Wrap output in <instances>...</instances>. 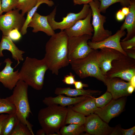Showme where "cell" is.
<instances>
[{"label": "cell", "mask_w": 135, "mask_h": 135, "mask_svg": "<svg viewBox=\"0 0 135 135\" xmlns=\"http://www.w3.org/2000/svg\"><path fill=\"white\" fill-rule=\"evenodd\" d=\"M2 8L4 12H7L16 9L18 0H1Z\"/></svg>", "instance_id": "d6a6232c"}, {"label": "cell", "mask_w": 135, "mask_h": 135, "mask_svg": "<svg viewBox=\"0 0 135 135\" xmlns=\"http://www.w3.org/2000/svg\"><path fill=\"white\" fill-rule=\"evenodd\" d=\"M100 49L97 53L96 60L102 73L105 76L108 71L112 68V62L124 55L112 48H104Z\"/></svg>", "instance_id": "7c38bea8"}, {"label": "cell", "mask_w": 135, "mask_h": 135, "mask_svg": "<svg viewBox=\"0 0 135 135\" xmlns=\"http://www.w3.org/2000/svg\"><path fill=\"white\" fill-rule=\"evenodd\" d=\"M85 131L84 125L70 124L65 125L60 129V132L62 135H78Z\"/></svg>", "instance_id": "4316f807"}, {"label": "cell", "mask_w": 135, "mask_h": 135, "mask_svg": "<svg viewBox=\"0 0 135 135\" xmlns=\"http://www.w3.org/2000/svg\"><path fill=\"white\" fill-rule=\"evenodd\" d=\"M8 114H0V135H2V126L4 120L8 116Z\"/></svg>", "instance_id": "60d3db41"}, {"label": "cell", "mask_w": 135, "mask_h": 135, "mask_svg": "<svg viewBox=\"0 0 135 135\" xmlns=\"http://www.w3.org/2000/svg\"><path fill=\"white\" fill-rule=\"evenodd\" d=\"M4 12L2 8L1 5V0H0V16L2 15L3 12Z\"/></svg>", "instance_id": "7dc6e473"}, {"label": "cell", "mask_w": 135, "mask_h": 135, "mask_svg": "<svg viewBox=\"0 0 135 135\" xmlns=\"http://www.w3.org/2000/svg\"><path fill=\"white\" fill-rule=\"evenodd\" d=\"M120 132L123 135H133L135 133V126L127 129H121Z\"/></svg>", "instance_id": "8d00e7d4"}, {"label": "cell", "mask_w": 135, "mask_h": 135, "mask_svg": "<svg viewBox=\"0 0 135 135\" xmlns=\"http://www.w3.org/2000/svg\"><path fill=\"white\" fill-rule=\"evenodd\" d=\"M129 8V12L120 28V30L126 29L127 32L126 36L121 41L126 40L135 36V0L131 1Z\"/></svg>", "instance_id": "44dd1931"}, {"label": "cell", "mask_w": 135, "mask_h": 135, "mask_svg": "<svg viewBox=\"0 0 135 135\" xmlns=\"http://www.w3.org/2000/svg\"><path fill=\"white\" fill-rule=\"evenodd\" d=\"M88 4L92 11V24L94 32L91 41L100 42L112 35V32L104 28V25L106 22V17L100 13L99 10L100 2L98 0H94Z\"/></svg>", "instance_id": "52a82bcc"}, {"label": "cell", "mask_w": 135, "mask_h": 135, "mask_svg": "<svg viewBox=\"0 0 135 135\" xmlns=\"http://www.w3.org/2000/svg\"><path fill=\"white\" fill-rule=\"evenodd\" d=\"M20 122L16 113L8 114L3 122L2 135H10Z\"/></svg>", "instance_id": "cb8c5ba5"}, {"label": "cell", "mask_w": 135, "mask_h": 135, "mask_svg": "<svg viewBox=\"0 0 135 135\" xmlns=\"http://www.w3.org/2000/svg\"><path fill=\"white\" fill-rule=\"evenodd\" d=\"M90 8L88 4H84L82 10L79 12H69L62 18V20L57 22L55 20L56 11L55 7L49 14L48 20L51 27L54 30L60 29L61 31L68 29L73 26L78 20L85 18L88 16Z\"/></svg>", "instance_id": "ba28073f"}, {"label": "cell", "mask_w": 135, "mask_h": 135, "mask_svg": "<svg viewBox=\"0 0 135 135\" xmlns=\"http://www.w3.org/2000/svg\"><path fill=\"white\" fill-rule=\"evenodd\" d=\"M36 134L37 135H46V134L44 130L42 128L37 131Z\"/></svg>", "instance_id": "f6af8a7d"}, {"label": "cell", "mask_w": 135, "mask_h": 135, "mask_svg": "<svg viewBox=\"0 0 135 135\" xmlns=\"http://www.w3.org/2000/svg\"><path fill=\"white\" fill-rule=\"evenodd\" d=\"M92 16V11L90 8L85 18L78 20L72 26L64 30L69 38L84 35L92 36L94 29L91 23Z\"/></svg>", "instance_id": "9a60e30c"}, {"label": "cell", "mask_w": 135, "mask_h": 135, "mask_svg": "<svg viewBox=\"0 0 135 135\" xmlns=\"http://www.w3.org/2000/svg\"><path fill=\"white\" fill-rule=\"evenodd\" d=\"M135 88L131 85H130L127 88V91L130 94H132L134 92Z\"/></svg>", "instance_id": "ee69618b"}, {"label": "cell", "mask_w": 135, "mask_h": 135, "mask_svg": "<svg viewBox=\"0 0 135 135\" xmlns=\"http://www.w3.org/2000/svg\"><path fill=\"white\" fill-rule=\"evenodd\" d=\"M121 46L124 50L135 48V36L132 38L125 41H121L120 42Z\"/></svg>", "instance_id": "836d02e7"}, {"label": "cell", "mask_w": 135, "mask_h": 135, "mask_svg": "<svg viewBox=\"0 0 135 135\" xmlns=\"http://www.w3.org/2000/svg\"><path fill=\"white\" fill-rule=\"evenodd\" d=\"M91 96H83L72 98L59 94L55 97L49 96L45 98L43 103L47 106L53 105H59L63 107L74 105L90 97Z\"/></svg>", "instance_id": "ac0fdd59"}, {"label": "cell", "mask_w": 135, "mask_h": 135, "mask_svg": "<svg viewBox=\"0 0 135 135\" xmlns=\"http://www.w3.org/2000/svg\"><path fill=\"white\" fill-rule=\"evenodd\" d=\"M62 81L64 83L67 84H74L76 81L75 79V76L72 73L70 72L69 75L64 76Z\"/></svg>", "instance_id": "d590c367"}, {"label": "cell", "mask_w": 135, "mask_h": 135, "mask_svg": "<svg viewBox=\"0 0 135 135\" xmlns=\"http://www.w3.org/2000/svg\"><path fill=\"white\" fill-rule=\"evenodd\" d=\"M65 120L64 125L74 124L83 125L84 124L86 117L84 115L73 110L68 106Z\"/></svg>", "instance_id": "484cf974"}, {"label": "cell", "mask_w": 135, "mask_h": 135, "mask_svg": "<svg viewBox=\"0 0 135 135\" xmlns=\"http://www.w3.org/2000/svg\"><path fill=\"white\" fill-rule=\"evenodd\" d=\"M124 51L128 57L135 59V48L126 50Z\"/></svg>", "instance_id": "f35d334b"}, {"label": "cell", "mask_w": 135, "mask_h": 135, "mask_svg": "<svg viewBox=\"0 0 135 135\" xmlns=\"http://www.w3.org/2000/svg\"><path fill=\"white\" fill-rule=\"evenodd\" d=\"M16 113L15 106L8 99L1 98L0 100V114L4 113L10 114Z\"/></svg>", "instance_id": "f1b7e54d"}, {"label": "cell", "mask_w": 135, "mask_h": 135, "mask_svg": "<svg viewBox=\"0 0 135 135\" xmlns=\"http://www.w3.org/2000/svg\"><path fill=\"white\" fill-rule=\"evenodd\" d=\"M111 93L107 91L100 96L94 98L96 106L98 108H102L108 104L112 98Z\"/></svg>", "instance_id": "4dcf8cb0"}, {"label": "cell", "mask_w": 135, "mask_h": 135, "mask_svg": "<svg viewBox=\"0 0 135 135\" xmlns=\"http://www.w3.org/2000/svg\"><path fill=\"white\" fill-rule=\"evenodd\" d=\"M68 37L64 30L55 33L46 43L44 59L48 69L56 75L61 68L68 66Z\"/></svg>", "instance_id": "6da1fadb"}, {"label": "cell", "mask_w": 135, "mask_h": 135, "mask_svg": "<svg viewBox=\"0 0 135 135\" xmlns=\"http://www.w3.org/2000/svg\"><path fill=\"white\" fill-rule=\"evenodd\" d=\"M125 104V100L124 98L114 99L102 108H99L94 113L104 122L108 123L112 119L122 112Z\"/></svg>", "instance_id": "4fadbf2b"}, {"label": "cell", "mask_w": 135, "mask_h": 135, "mask_svg": "<svg viewBox=\"0 0 135 135\" xmlns=\"http://www.w3.org/2000/svg\"><path fill=\"white\" fill-rule=\"evenodd\" d=\"M98 50H94L85 57L70 62L72 69L80 78L94 77L106 84V76L102 73L96 60Z\"/></svg>", "instance_id": "5b68a950"}, {"label": "cell", "mask_w": 135, "mask_h": 135, "mask_svg": "<svg viewBox=\"0 0 135 135\" xmlns=\"http://www.w3.org/2000/svg\"><path fill=\"white\" fill-rule=\"evenodd\" d=\"M84 125L85 131L90 134L107 135L113 132V128L95 114L86 117Z\"/></svg>", "instance_id": "8fae6325"}, {"label": "cell", "mask_w": 135, "mask_h": 135, "mask_svg": "<svg viewBox=\"0 0 135 135\" xmlns=\"http://www.w3.org/2000/svg\"><path fill=\"white\" fill-rule=\"evenodd\" d=\"M94 0H73L74 4L80 5L82 4H88Z\"/></svg>", "instance_id": "b9f144b4"}, {"label": "cell", "mask_w": 135, "mask_h": 135, "mask_svg": "<svg viewBox=\"0 0 135 135\" xmlns=\"http://www.w3.org/2000/svg\"><path fill=\"white\" fill-rule=\"evenodd\" d=\"M92 36L88 35L70 37L68 42V57L70 62L84 58L92 50L88 44Z\"/></svg>", "instance_id": "9c48e42d"}, {"label": "cell", "mask_w": 135, "mask_h": 135, "mask_svg": "<svg viewBox=\"0 0 135 135\" xmlns=\"http://www.w3.org/2000/svg\"><path fill=\"white\" fill-rule=\"evenodd\" d=\"M130 85L135 88V76H133L129 82Z\"/></svg>", "instance_id": "bcb514c9"}, {"label": "cell", "mask_w": 135, "mask_h": 135, "mask_svg": "<svg viewBox=\"0 0 135 135\" xmlns=\"http://www.w3.org/2000/svg\"><path fill=\"white\" fill-rule=\"evenodd\" d=\"M100 2L99 10L100 12L105 13L107 9L112 4L119 2L123 7H129L130 0H98Z\"/></svg>", "instance_id": "83f0119b"}, {"label": "cell", "mask_w": 135, "mask_h": 135, "mask_svg": "<svg viewBox=\"0 0 135 135\" xmlns=\"http://www.w3.org/2000/svg\"><path fill=\"white\" fill-rule=\"evenodd\" d=\"M118 78H107L105 85L107 91L110 92L114 99L130 95L127 92L128 86L130 85V82H126Z\"/></svg>", "instance_id": "e0dca14e"}, {"label": "cell", "mask_w": 135, "mask_h": 135, "mask_svg": "<svg viewBox=\"0 0 135 135\" xmlns=\"http://www.w3.org/2000/svg\"><path fill=\"white\" fill-rule=\"evenodd\" d=\"M48 16L41 15L36 12L28 27L33 28L32 31L33 32L36 33L39 31H42L48 36H51L55 32L48 23Z\"/></svg>", "instance_id": "d6986e66"}, {"label": "cell", "mask_w": 135, "mask_h": 135, "mask_svg": "<svg viewBox=\"0 0 135 135\" xmlns=\"http://www.w3.org/2000/svg\"><path fill=\"white\" fill-rule=\"evenodd\" d=\"M10 135H32L26 125L20 121L10 133Z\"/></svg>", "instance_id": "1f68e13d"}, {"label": "cell", "mask_w": 135, "mask_h": 135, "mask_svg": "<svg viewBox=\"0 0 135 135\" xmlns=\"http://www.w3.org/2000/svg\"><path fill=\"white\" fill-rule=\"evenodd\" d=\"M76 88L78 89H83L84 87H88V84L83 83L81 81H76L74 84Z\"/></svg>", "instance_id": "74e56055"}, {"label": "cell", "mask_w": 135, "mask_h": 135, "mask_svg": "<svg viewBox=\"0 0 135 135\" xmlns=\"http://www.w3.org/2000/svg\"><path fill=\"white\" fill-rule=\"evenodd\" d=\"M48 66L44 58L39 60L27 56L19 72V80L37 90L43 88L45 73Z\"/></svg>", "instance_id": "7a4b0ae2"}, {"label": "cell", "mask_w": 135, "mask_h": 135, "mask_svg": "<svg viewBox=\"0 0 135 135\" xmlns=\"http://www.w3.org/2000/svg\"><path fill=\"white\" fill-rule=\"evenodd\" d=\"M122 12L125 16H126L129 12V7H123L121 10Z\"/></svg>", "instance_id": "7bdbcfd3"}, {"label": "cell", "mask_w": 135, "mask_h": 135, "mask_svg": "<svg viewBox=\"0 0 135 135\" xmlns=\"http://www.w3.org/2000/svg\"><path fill=\"white\" fill-rule=\"evenodd\" d=\"M131 0V1H132V0Z\"/></svg>", "instance_id": "681fc988"}, {"label": "cell", "mask_w": 135, "mask_h": 135, "mask_svg": "<svg viewBox=\"0 0 135 135\" xmlns=\"http://www.w3.org/2000/svg\"><path fill=\"white\" fill-rule=\"evenodd\" d=\"M6 63L4 68L0 71V82L5 88L12 90L19 80L18 70L14 71L11 66L13 62L9 58L4 62Z\"/></svg>", "instance_id": "2e32d148"}, {"label": "cell", "mask_w": 135, "mask_h": 135, "mask_svg": "<svg viewBox=\"0 0 135 135\" xmlns=\"http://www.w3.org/2000/svg\"><path fill=\"white\" fill-rule=\"evenodd\" d=\"M4 50L11 52L12 58L17 61L18 64H20V61L24 60L23 54L25 52L20 50L8 36L2 35L0 42V57L4 56L2 51Z\"/></svg>", "instance_id": "ffe728a7"}, {"label": "cell", "mask_w": 135, "mask_h": 135, "mask_svg": "<svg viewBox=\"0 0 135 135\" xmlns=\"http://www.w3.org/2000/svg\"><path fill=\"white\" fill-rule=\"evenodd\" d=\"M125 16L122 12L121 10H120L116 12V18L118 21H121L124 19Z\"/></svg>", "instance_id": "ab89813d"}, {"label": "cell", "mask_w": 135, "mask_h": 135, "mask_svg": "<svg viewBox=\"0 0 135 135\" xmlns=\"http://www.w3.org/2000/svg\"><path fill=\"white\" fill-rule=\"evenodd\" d=\"M112 66L105 75L107 78L117 77L129 82L135 76V59L127 56L113 60Z\"/></svg>", "instance_id": "8992f818"}, {"label": "cell", "mask_w": 135, "mask_h": 135, "mask_svg": "<svg viewBox=\"0 0 135 135\" xmlns=\"http://www.w3.org/2000/svg\"><path fill=\"white\" fill-rule=\"evenodd\" d=\"M68 108L53 104L41 109L38 118L39 123L46 135H60V130L64 123Z\"/></svg>", "instance_id": "3957f363"}, {"label": "cell", "mask_w": 135, "mask_h": 135, "mask_svg": "<svg viewBox=\"0 0 135 135\" xmlns=\"http://www.w3.org/2000/svg\"><path fill=\"white\" fill-rule=\"evenodd\" d=\"M2 64V62H0V67L1 66Z\"/></svg>", "instance_id": "c3c4849f"}, {"label": "cell", "mask_w": 135, "mask_h": 135, "mask_svg": "<svg viewBox=\"0 0 135 135\" xmlns=\"http://www.w3.org/2000/svg\"><path fill=\"white\" fill-rule=\"evenodd\" d=\"M0 99H1V98H0Z\"/></svg>", "instance_id": "f907efd6"}, {"label": "cell", "mask_w": 135, "mask_h": 135, "mask_svg": "<svg viewBox=\"0 0 135 135\" xmlns=\"http://www.w3.org/2000/svg\"><path fill=\"white\" fill-rule=\"evenodd\" d=\"M94 97L89 98L74 105L69 106L73 110L80 113L85 116L94 113L99 108L96 106Z\"/></svg>", "instance_id": "7402d4cb"}, {"label": "cell", "mask_w": 135, "mask_h": 135, "mask_svg": "<svg viewBox=\"0 0 135 135\" xmlns=\"http://www.w3.org/2000/svg\"><path fill=\"white\" fill-rule=\"evenodd\" d=\"M126 34L124 30H118L115 34L111 35L104 40L98 42H88L90 48L94 50H98L104 48H108L116 50L125 56L127 54L122 48L120 42L121 38Z\"/></svg>", "instance_id": "5bb4252c"}, {"label": "cell", "mask_w": 135, "mask_h": 135, "mask_svg": "<svg viewBox=\"0 0 135 135\" xmlns=\"http://www.w3.org/2000/svg\"><path fill=\"white\" fill-rule=\"evenodd\" d=\"M28 86L24 82L19 80L13 89L12 94L7 98L15 106L20 121L26 125L32 135H34L32 126L27 120L31 113L28 96Z\"/></svg>", "instance_id": "277c9868"}, {"label": "cell", "mask_w": 135, "mask_h": 135, "mask_svg": "<svg viewBox=\"0 0 135 135\" xmlns=\"http://www.w3.org/2000/svg\"><path fill=\"white\" fill-rule=\"evenodd\" d=\"M8 36L12 41H18L22 37V34L19 30L16 28L14 29L9 33Z\"/></svg>", "instance_id": "e575fe53"}, {"label": "cell", "mask_w": 135, "mask_h": 135, "mask_svg": "<svg viewBox=\"0 0 135 135\" xmlns=\"http://www.w3.org/2000/svg\"><path fill=\"white\" fill-rule=\"evenodd\" d=\"M38 0H18L16 9L21 10V14L24 15L36 4Z\"/></svg>", "instance_id": "f546056e"}, {"label": "cell", "mask_w": 135, "mask_h": 135, "mask_svg": "<svg viewBox=\"0 0 135 135\" xmlns=\"http://www.w3.org/2000/svg\"><path fill=\"white\" fill-rule=\"evenodd\" d=\"M46 4L50 7H52L54 4V2L52 0H38L36 5L27 12L25 22L20 31L22 35H24L26 33L28 24L31 21L33 15L38 8L40 4Z\"/></svg>", "instance_id": "d4e9b609"}, {"label": "cell", "mask_w": 135, "mask_h": 135, "mask_svg": "<svg viewBox=\"0 0 135 135\" xmlns=\"http://www.w3.org/2000/svg\"><path fill=\"white\" fill-rule=\"evenodd\" d=\"M101 92L98 90L90 89L84 90L72 88L70 87L57 88L55 90L54 93L57 95L64 94L70 97H76L78 96H89L100 94Z\"/></svg>", "instance_id": "603a6c76"}, {"label": "cell", "mask_w": 135, "mask_h": 135, "mask_svg": "<svg viewBox=\"0 0 135 135\" xmlns=\"http://www.w3.org/2000/svg\"><path fill=\"white\" fill-rule=\"evenodd\" d=\"M20 11L16 9L0 16V30L3 35L8 36L9 32L14 29L20 31L26 18Z\"/></svg>", "instance_id": "30bf717a"}]
</instances>
